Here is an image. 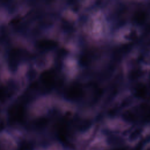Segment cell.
Returning <instances> with one entry per match:
<instances>
[{"label":"cell","mask_w":150,"mask_h":150,"mask_svg":"<svg viewBox=\"0 0 150 150\" xmlns=\"http://www.w3.org/2000/svg\"><path fill=\"white\" fill-rule=\"evenodd\" d=\"M83 95V88L79 86H72L68 88L66 93V96L67 98L76 100L81 97Z\"/></svg>","instance_id":"6da1fadb"},{"label":"cell","mask_w":150,"mask_h":150,"mask_svg":"<svg viewBox=\"0 0 150 150\" xmlns=\"http://www.w3.org/2000/svg\"><path fill=\"white\" fill-rule=\"evenodd\" d=\"M146 19V13L143 11L137 12L134 16V21L138 24L142 23Z\"/></svg>","instance_id":"7a4b0ae2"},{"label":"cell","mask_w":150,"mask_h":150,"mask_svg":"<svg viewBox=\"0 0 150 150\" xmlns=\"http://www.w3.org/2000/svg\"><path fill=\"white\" fill-rule=\"evenodd\" d=\"M147 93V88L144 85H140L135 89V96L138 98H142L145 96Z\"/></svg>","instance_id":"3957f363"},{"label":"cell","mask_w":150,"mask_h":150,"mask_svg":"<svg viewBox=\"0 0 150 150\" xmlns=\"http://www.w3.org/2000/svg\"><path fill=\"white\" fill-rule=\"evenodd\" d=\"M108 143L110 145H120L122 143L123 141L122 139L118 137H112L109 138L108 141Z\"/></svg>","instance_id":"277c9868"},{"label":"cell","mask_w":150,"mask_h":150,"mask_svg":"<svg viewBox=\"0 0 150 150\" xmlns=\"http://www.w3.org/2000/svg\"><path fill=\"white\" fill-rule=\"evenodd\" d=\"M122 117L125 121L128 122H132L135 120V117L134 114L130 111H126L123 114Z\"/></svg>","instance_id":"5b68a950"},{"label":"cell","mask_w":150,"mask_h":150,"mask_svg":"<svg viewBox=\"0 0 150 150\" xmlns=\"http://www.w3.org/2000/svg\"><path fill=\"white\" fill-rule=\"evenodd\" d=\"M47 123V120L46 118H41L39 119L38 120H37L35 123V125L39 128H43L44 127Z\"/></svg>","instance_id":"8992f818"},{"label":"cell","mask_w":150,"mask_h":150,"mask_svg":"<svg viewBox=\"0 0 150 150\" xmlns=\"http://www.w3.org/2000/svg\"><path fill=\"white\" fill-rule=\"evenodd\" d=\"M141 132V130L139 129H137L135 130L131 134V135L129 136V139L131 140H134V139H137V138H138V136L140 135Z\"/></svg>","instance_id":"52a82bcc"},{"label":"cell","mask_w":150,"mask_h":150,"mask_svg":"<svg viewBox=\"0 0 150 150\" xmlns=\"http://www.w3.org/2000/svg\"><path fill=\"white\" fill-rule=\"evenodd\" d=\"M33 148L32 145L29 143H23L19 147V150H32Z\"/></svg>","instance_id":"ba28073f"},{"label":"cell","mask_w":150,"mask_h":150,"mask_svg":"<svg viewBox=\"0 0 150 150\" xmlns=\"http://www.w3.org/2000/svg\"><path fill=\"white\" fill-rule=\"evenodd\" d=\"M139 76V72L137 71H134L132 73H131L129 75V78L131 79H137L138 77Z\"/></svg>","instance_id":"9c48e42d"},{"label":"cell","mask_w":150,"mask_h":150,"mask_svg":"<svg viewBox=\"0 0 150 150\" xmlns=\"http://www.w3.org/2000/svg\"><path fill=\"white\" fill-rule=\"evenodd\" d=\"M145 121H150V112H149L144 118Z\"/></svg>","instance_id":"30bf717a"},{"label":"cell","mask_w":150,"mask_h":150,"mask_svg":"<svg viewBox=\"0 0 150 150\" xmlns=\"http://www.w3.org/2000/svg\"><path fill=\"white\" fill-rule=\"evenodd\" d=\"M4 128V125L3 123H0V131H2Z\"/></svg>","instance_id":"8fae6325"},{"label":"cell","mask_w":150,"mask_h":150,"mask_svg":"<svg viewBox=\"0 0 150 150\" xmlns=\"http://www.w3.org/2000/svg\"><path fill=\"white\" fill-rule=\"evenodd\" d=\"M111 150H127V149L120 148H116V149H111Z\"/></svg>","instance_id":"7c38bea8"},{"label":"cell","mask_w":150,"mask_h":150,"mask_svg":"<svg viewBox=\"0 0 150 150\" xmlns=\"http://www.w3.org/2000/svg\"><path fill=\"white\" fill-rule=\"evenodd\" d=\"M147 150H150V148H148Z\"/></svg>","instance_id":"4fadbf2b"}]
</instances>
